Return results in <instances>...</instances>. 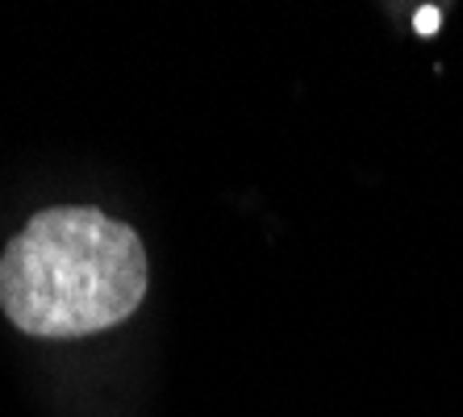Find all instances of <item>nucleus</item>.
Listing matches in <instances>:
<instances>
[{"instance_id":"obj_1","label":"nucleus","mask_w":463,"mask_h":417,"mask_svg":"<svg viewBox=\"0 0 463 417\" xmlns=\"http://www.w3.org/2000/svg\"><path fill=\"white\" fill-rule=\"evenodd\" d=\"M146 297V251L129 225L67 204L30 217L0 259V305L33 338H84Z\"/></svg>"},{"instance_id":"obj_2","label":"nucleus","mask_w":463,"mask_h":417,"mask_svg":"<svg viewBox=\"0 0 463 417\" xmlns=\"http://www.w3.org/2000/svg\"><path fill=\"white\" fill-rule=\"evenodd\" d=\"M418 30H421V33L439 30V9H421V13H418Z\"/></svg>"}]
</instances>
